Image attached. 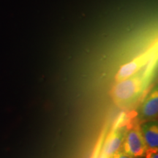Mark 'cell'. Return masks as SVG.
Returning <instances> with one entry per match:
<instances>
[{"label": "cell", "instance_id": "cell-1", "mask_svg": "<svg viewBox=\"0 0 158 158\" xmlns=\"http://www.w3.org/2000/svg\"><path fill=\"white\" fill-rule=\"evenodd\" d=\"M149 73H137L116 82L111 90L114 102L119 108L128 109L137 102L149 83Z\"/></svg>", "mask_w": 158, "mask_h": 158}, {"label": "cell", "instance_id": "cell-5", "mask_svg": "<svg viewBox=\"0 0 158 158\" xmlns=\"http://www.w3.org/2000/svg\"><path fill=\"white\" fill-rule=\"evenodd\" d=\"M141 135L147 151L158 149V124L156 120H150L139 124Z\"/></svg>", "mask_w": 158, "mask_h": 158}, {"label": "cell", "instance_id": "cell-3", "mask_svg": "<svg viewBox=\"0 0 158 158\" xmlns=\"http://www.w3.org/2000/svg\"><path fill=\"white\" fill-rule=\"evenodd\" d=\"M127 130V126L124 124L115 128L105 141L101 152L110 158L120 152Z\"/></svg>", "mask_w": 158, "mask_h": 158}, {"label": "cell", "instance_id": "cell-2", "mask_svg": "<svg viewBox=\"0 0 158 158\" xmlns=\"http://www.w3.org/2000/svg\"><path fill=\"white\" fill-rule=\"evenodd\" d=\"M122 149L124 153L135 158L146 155L147 149L141 135L139 124H135L127 130Z\"/></svg>", "mask_w": 158, "mask_h": 158}, {"label": "cell", "instance_id": "cell-4", "mask_svg": "<svg viewBox=\"0 0 158 158\" xmlns=\"http://www.w3.org/2000/svg\"><path fill=\"white\" fill-rule=\"evenodd\" d=\"M158 114V94L157 89L152 92L141 104L138 118L141 122L155 120Z\"/></svg>", "mask_w": 158, "mask_h": 158}, {"label": "cell", "instance_id": "cell-8", "mask_svg": "<svg viewBox=\"0 0 158 158\" xmlns=\"http://www.w3.org/2000/svg\"><path fill=\"white\" fill-rule=\"evenodd\" d=\"M157 150H149L146 152V158H158Z\"/></svg>", "mask_w": 158, "mask_h": 158}, {"label": "cell", "instance_id": "cell-7", "mask_svg": "<svg viewBox=\"0 0 158 158\" xmlns=\"http://www.w3.org/2000/svg\"><path fill=\"white\" fill-rule=\"evenodd\" d=\"M110 158H135V157H132V156L124 153V152H118V153H116V155H113Z\"/></svg>", "mask_w": 158, "mask_h": 158}, {"label": "cell", "instance_id": "cell-6", "mask_svg": "<svg viewBox=\"0 0 158 158\" xmlns=\"http://www.w3.org/2000/svg\"><path fill=\"white\" fill-rule=\"evenodd\" d=\"M147 57L142 56L131 61V62L122 65L116 75L115 80L116 82L134 76L141 70L144 64L147 63Z\"/></svg>", "mask_w": 158, "mask_h": 158}, {"label": "cell", "instance_id": "cell-9", "mask_svg": "<svg viewBox=\"0 0 158 158\" xmlns=\"http://www.w3.org/2000/svg\"><path fill=\"white\" fill-rule=\"evenodd\" d=\"M97 158H108L107 156H106L104 155V154H102V152L100 154V155H99L98 157H97Z\"/></svg>", "mask_w": 158, "mask_h": 158}]
</instances>
